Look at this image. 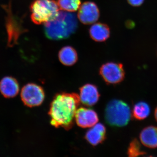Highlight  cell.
I'll list each match as a JSON object with an SVG mask.
<instances>
[{"mask_svg":"<svg viewBox=\"0 0 157 157\" xmlns=\"http://www.w3.org/2000/svg\"><path fill=\"white\" fill-rule=\"evenodd\" d=\"M59 8L63 11L73 12L77 11L81 5L80 0H58Z\"/></svg>","mask_w":157,"mask_h":157,"instance_id":"obj_16","label":"cell"},{"mask_svg":"<svg viewBox=\"0 0 157 157\" xmlns=\"http://www.w3.org/2000/svg\"><path fill=\"white\" fill-rule=\"evenodd\" d=\"M79 93L80 102L85 106L91 107L99 101L100 94L98 88L94 85H85L80 88Z\"/></svg>","mask_w":157,"mask_h":157,"instance_id":"obj_9","label":"cell"},{"mask_svg":"<svg viewBox=\"0 0 157 157\" xmlns=\"http://www.w3.org/2000/svg\"><path fill=\"white\" fill-rule=\"evenodd\" d=\"M131 117L130 107L123 101L113 100L109 102L105 109V121L111 126H125L129 123Z\"/></svg>","mask_w":157,"mask_h":157,"instance_id":"obj_3","label":"cell"},{"mask_svg":"<svg viewBox=\"0 0 157 157\" xmlns=\"http://www.w3.org/2000/svg\"><path fill=\"white\" fill-rule=\"evenodd\" d=\"M151 112L150 107L146 102L140 101L134 105L132 116L135 119L141 121L148 117Z\"/></svg>","mask_w":157,"mask_h":157,"instance_id":"obj_15","label":"cell"},{"mask_svg":"<svg viewBox=\"0 0 157 157\" xmlns=\"http://www.w3.org/2000/svg\"><path fill=\"white\" fill-rule=\"evenodd\" d=\"M58 56L60 62L66 66H72L78 60L77 52L73 47L66 46L63 47L59 52Z\"/></svg>","mask_w":157,"mask_h":157,"instance_id":"obj_14","label":"cell"},{"mask_svg":"<svg viewBox=\"0 0 157 157\" xmlns=\"http://www.w3.org/2000/svg\"><path fill=\"white\" fill-rule=\"evenodd\" d=\"M127 154L130 157L140 156L145 154L142 151L140 143L137 139H134L130 144L127 151Z\"/></svg>","mask_w":157,"mask_h":157,"instance_id":"obj_17","label":"cell"},{"mask_svg":"<svg viewBox=\"0 0 157 157\" xmlns=\"http://www.w3.org/2000/svg\"><path fill=\"white\" fill-rule=\"evenodd\" d=\"M106 137V128L102 124H98L87 131L85 138L92 146H96L103 143Z\"/></svg>","mask_w":157,"mask_h":157,"instance_id":"obj_10","label":"cell"},{"mask_svg":"<svg viewBox=\"0 0 157 157\" xmlns=\"http://www.w3.org/2000/svg\"><path fill=\"white\" fill-rule=\"evenodd\" d=\"M98 114L94 110L84 107L77 109L75 115V121L80 128H91L98 123Z\"/></svg>","mask_w":157,"mask_h":157,"instance_id":"obj_8","label":"cell"},{"mask_svg":"<svg viewBox=\"0 0 157 157\" xmlns=\"http://www.w3.org/2000/svg\"><path fill=\"white\" fill-rule=\"evenodd\" d=\"M30 9L31 19L37 25L50 21L59 11L57 2L54 0H36L31 4Z\"/></svg>","mask_w":157,"mask_h":157,"instance_id":"obj_4","label":"cell"},{"mask_svg":"<svg viewBox=\"0 0 157 157\" xmlns=\"http://www.w3.org/2000/svg\"><path fill=\"white\" fill-rule=\"evenodd\" d=\"M44 32L48 39H67L76 32L78 22L76 15L70 12L59 11L54 19L44 24Z\"/></svg>","mask_w":157,"mask_h":157,"instance_id":"obj_2","label":"cell"},{"mask_svg":"<svg viewBox=\"0 0 157 157\" xmlns=\"http://www.w3.org/2000/svg\"><path fill=\"white\" fill-rule=\"evenodd\" d=\"M100 74L108 84H116L123 81L125 73L122 64L109 62L101 66Z\"/></svg>","mask_w":157,"mask_h":157,"instance_id":"obj_6","label":"cell"},{"mask_svg":"<svg viewBox=\"0 0 157 157\" xmlns=\"http://www.w3.org/2000/svg\"><path fill=\"white\" fill-rule=\"evenodd\" d=\"M110 29L107 25L97 23L91 26L89 30L91 38L97 42H103L109 39Z\"/></svg>","mask_w":157,"mask_h":157,"instance_id":"obj_13","label":"cell"},{"mask_svg":"<svg viewBox=\"0 0 157 157\" xmlns=\"http://www.w3.org/2000/svg\"><path fill=\"white\" fill-rule=\"evenodd\" d=\"M80 102L79 95L75 93L56 94L48 112L52 125L67 130L71 129L75 121V115Z\"/></svg>","mask_w":157,"mask_h":157,"instance_id":"obj_1","label":"cell"},{"mask_svg":"<svg viewBox=\"0 0 157 157\" xmlns=\"http://www.w3.org/2000/svg\"><path fill=\"white\" fill-rule=\"evenodd\" d=\"M21 100L27 107H37L41 105L45 99V93L41 86L34 83L25 86L21 94Z\"/></svg>","mask_w":157,"mask_h":157,"instance_id":"obj_5","label":"cell"},{"mask_svg":"<svg viewBox=\"0 0 157 157\" xmlns=\"http://www.w3.org/2000/svg\"><path fill=\"white\" fill-rule=\"evenodd\" d=\"M140 143L149 148H157V127L149 126L145 127L140 134Z\"/></svg>","mask_w":157,"mask_h":157,"instance_id":"obj_12","label":"cell"},{"mask_svg":"<svg viewBox=\"0 0 157 157\" xmlns=\"http://www.w3.org/2000/svg\"><path fill=\"white\" fill-rule=\"evenodd\" d=\"M129 5L133 7H139L143 4L144 0H127Z\"/></svg>","mask_w":157,"mask_h":157,"instance_id":"obj_18","label":"cell"},{"mask_svg":"<svg viewBox=\"0 0 157 157\" xmlns=\"http://www.w3.org/2000/svg\"><path fill=\"white\" fill-rule=\"evenodd\" d=\"M154 114L155 119L156 121L157 122V107L155 109Z\"/></svg>","mask_w":157,"mask_h":157,"instance_id":"obj_19","label":"cell"},{"mask_svg":"<svg viewBox=\"0 0 157 157\" xmlns=\"http://www.w3.org/2000/svg\"><path fill=\"white\" fill-rule=\"evenodd\" d=\"M19 91V84L13 77L6 76L0 81V92L5 98H14Z\"/></svg>","mask_w":157,"mask_h":157,"instance_id":"obj_11","label":"cell"},{"mask_svg":"<svg viewBox=\"0 0 157 157\" xmlns=\"http://www.w3.org/2000/svg\"><path fill=\"white\" fill-rule=\"evenodd\" d=\"M77 16L79 20L84 25L96 22L100 17V11L95 3L91 2L83 3L78 9Z\"/></svg>","mask_w":157,"mask_h":157,"instance_id":"obj_7","label":"cell"}]
</instances>
